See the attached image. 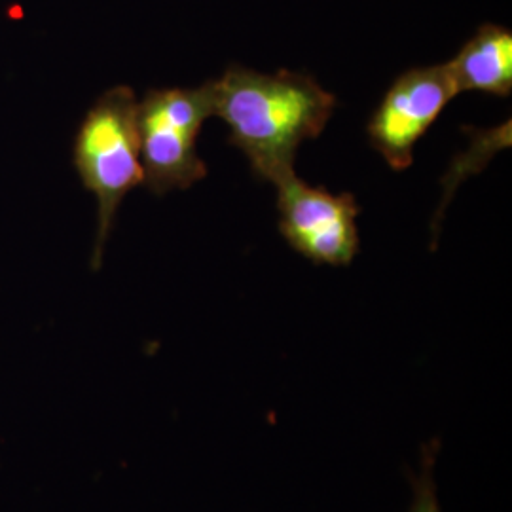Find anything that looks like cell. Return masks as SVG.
Segmentation results:
<instances>
[{"mask_svg": "<svg viewBox=\"0 0 512 512\" xmlns=\"http://www.w3.org/2000/svg\"><path fill=\"white\" fill-rule=\"evenodd\" d=\"M213 116L230 128V143L256 177L277 183L294 171L298 147L317 139L336 109V97L308 74L258 73L232 65L211 80Z\"/></svg>", "mask_w": 512, "mask_h": 512, "instance_id": "1", "label": "cell"}, {"mask_svg": "<svg viewBox=\"0 0 512 512\" xmlns=\"http://www.w3.org/2000/svg\"><path fill=\"white\" fill-rule=\"evenodd\" d=\"M137 107L139 101L129 86H114L93 103L74 137V169L84 188L97 198L93 270L101 266L120 203L135 186L145 183Z\"/></svg>", "mask_w": 512, "mask_h": 512, "instance_id": "2", "label": "cell"}, {"mask_svg": "<svg viewBox=\"0 0 512 512\" xmlns=\"http://www.w3.org/2000/svg\"><path fill=\"white\" fill-rule=\"evenodd\" d=\"M213 116L211 82L198 88L148 90L137 107L145 183L156 196L188 190L207 177L198 154L203 122Z\"/></svg>", "mask_w": 512, "mask_h": 512, "instance_id": "3", "label": "cell"}, {"mask_svg": "<svg viewBox=\"0 0 512 512\" xmlns=\"http://www.w3.org/2000/svg\"><path fill=\"white\" fill-rule=\"evenodd\" d=\"M279 232L296 253L315 264L348 266L359 251L355 196L313 188L291 171L277 183Z\"/></svg>", "mask_w": 512, "mask_h": 512, "instance_id": "4", "label": "cell"}, {"mask_svg": "<svg viewBox=\"0 0 512 512\" xmlns=\"http://www.w3.org/2000/svg\"><path fill=\"white\" fill-rule=\"evenodd\" d=\"M448 65L410 69L385 93L368 122V139L395 171L414 162V147L458 95Z\"/></svg>", "mask_w": 512, "mask_h": 512, "instance_id": "5", "label": "cell"}, {"mask_svg": "<svg viewBox=\"0 0 512 512\" xmlns=\"http://www.w3.org/2000/svg\"><path fill=\"white\" fill-rule=\"evenodd\" d=\"M458 92H484L509 97L512 93V33L482 25L459 54L446 63Z\"/></svg>", "mask_w": 512, "mask_h": 512, "instance_id": "6", "label": "cell"}, {"mask_svg": "<svg viewBox=\"0 0 512 512\" xmlns=\"http://www.w3.org/2000/svg\"><path fill=\"white\" fill-rule=\"evenodd\" d=\"M437 448H439V442L435 440L423 450L420 475L414 478V501H412L410 512H442L437 499V490H435V478H433Z\"/></svg>", "mask_w": 512, "mask_h": 512, "instance_id": "7", "label": "cell"}]
</instances>
